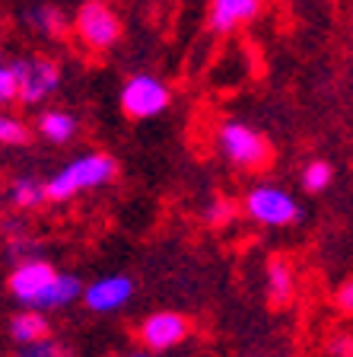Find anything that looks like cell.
<instances>
[{
	"mask_svg": "<svg viewBox=\"0 0 353 357\" xmlns=\"http://www.w3.org/2000/svg\"><path fill=\"white\" fill-rule=\"evenodd\" d=\"M118 176V160L105 150H89V153L74 156L70 163H64L52 178H45L48 185V201H70L83 192L102 188L115 182Z\"/></svg>",
	"mask_w": 353,
	"mask_h": 357,
	"instance_id": "1",
	"label": "cell"
},
{
	"mask_svg": "<svg viewBox=\"0 0 353 357\" xmlns=\"http://www.w3.org/2000/svg\"><path fill=\"white\" fill-rule=\"evenodd\" d=\"M217 150L226 163H233L235 169L258 172L271 163V144L258 128L245 125V121H220L217 128Z\"/></svg>",
	"mask_w": 353,
	"mask_h": 357,
	"instance_id": "2",
	"label": "cell"
},
{
	"mask_svg": "<svg viewBox=\"0 0 353 357\" xmlns=\"http://www.w3.org/2000/svg\"><path fill=\"white\" fill-rule=\"evenodd\" d=\"M118 102H121V109H125L127 119L147 121V119H156V115H162V112L169 109L172 89L162 77L140 70V74H131L125 80Z\"/></svg>",
	"mask_w": 353,
	"mask_h": 357,
	"instance_id": "3",
	"label": "cell"
},
{
	"mask_svg": "<svg viewBox=\"0 0 353 357\" xmlns=\"http://www.w3.org/2000/svg\"><path fill=\"white\" fill-rule=\"evenodd\" d=\"M121 32H125L121 16L109 3H102V0H83L80 10L74 13V36L86 45L89 52H109V48H115Z\"/></svg>",
	"mask_w": 353,
	"mask_h": 357,
	"instance_id": "4",
	"label": "cell"
},
{
	"mask_svg": "<svg viewBox=\"0 0 353 357\" xmlns=\"http://www.w3.org/2000/svg\"><path fill=\"white\" fill-rule=\"evenodd\" d=\"M242 211H245V217H251L255 223H261V227H274V230H280V227H293L302 214L299 201L280 185L249 188L245 198H242Z\"/></svg>",
	"mask_w": 353,
	"mask_h": 357,
	"instance_id": "5",
	"label": "cell"
},
{
	"mask_svg": "<svg viewBox=\"0 0 353 357\" xmlns=\"http://www.w3.org/2000/svg\"><path fill=\"white\" fill-rule=\"evenodd\" d=\"M13 74H16V83H19L22 105L48 102L61 86V67L48 54H26V58L13 61Z\"/></svg>",
	"mask_w": 353,
	"mask_h": 357,
	"instance_id": "6",
	"label": "cell"
},
{
	"mask_svg": "<svg viewBox=\"0 0 353 357\" xmlns=\"http://www.w3.org/2000/svg\"><path fill=\"white\" fill-rule=\"evenodd\" d=\"M54 275H58L54 265L52 261H45V259L19 261V265H13V271H10V278H7L10 297H13L16 303L36 310V303L42 300V294L48 290V284L54 281Z\"/></svg>",
	"mask_w": 353,
	"mask_h": 357,
	"instance_id": "7",
	"label": "cell"
},
{
	"mask_svg": "<svg viewBox=\"0 0 353 357\" xmlns=\"http://www.w3.org/2000/svg\"><path fill=\"white\" fill-rule=\"evenodd\" d=\"M191 332V322L185 319L182 312H172V310H162L153 312L147 319L140 322V342L147 344L150 351H169L175 344H182Z\"/></svg>",
	"mask_w": 353,
	"mask_h": 357,
	"instance_id": "8",
	"label": "cell"
},
{
	"mask_svg": "<svg viewBox=\"0 0 353 357\" xmlns=\"http://www.w3.org/2000/svg\"><path fill=\"white\" fill-rule=\"evenodd\" d=\"M131 297H134V281L127 275H105L83 287V306L89 312H99V316L118 312L125 303H131Z\"/></svg>",
	"mask_w": 353,
	"mask_h": 357,
	"instance_id": "9",
	"label": "cell"
},
{
	"mask_svg": "<svg viewBox=\"0 0 353 357\" xmlns=\"http://www.w3.org/2000/svg\"><path fill=\"white\" fill-rule=\"evenodd\" d=\"M265 7V0H210L207 7V26L217 32V36H229L239 26L251 22Z\"/></svg>",
	"mask_w": 353,
	"mask_h": 357,
	"instance_id": "10",
	"label": "cell"
},
{
	"mask_svg": "<svg viewBox=\"0 0 353 357\" xmlns=\"http://www.w3.org/2000/svg\"><path fill=\"white\" fill-rule=\"evenodd\" d=\"M7 335L13 338L16 344H32V342H42L52 335V322L45 316L42 310H19L16 316H10L7 322Z\"/></svg>",
	"mask_w": 353,
	"mask_h": 357,
	"instance_id": "11",
	"label": "cell"
},
{
	"mask_svg": "<svg viewBox=\"0 0 353 357\" xmlns=\"http://www.w3.org/2000/svg\"><path fill=\"white\" fill-rule=\"evenodd\" d=\"M83 287H86V284H83L77 275H64V271H58L54 281L48 284V290L42 294V300L36 303V310H42V312L67 310L74 300H83Z\"/></svg>",
	"mask_w": 353,
	"mask_h": 357,
	"instance_id": "12",
	"label": "cell"
},
{
	"mask_svg": "<svg viewBox=\"0 0 353 357\" xmlns=\"http://www.w3.org/2000/svg\"><path fill=\"white\" fill-rule=\"evenodd\" d=\"M38 137H45L48 144H70L80 131V121L64 109H45L36 121Z\"/></svg>",
	"mask_w": 353,
	"mask_h": 357,
	"instance_id": "13",
	"label": "cell"
},
{
	"mask_svg": "<svg viewBox=\"0 0 353 357\" xmlns=\"http://www.w3.org/2000/svg\"><path fill=\"white\" fill-rule=\"evenodd\" d=\"M7 201H10V208H16V211H36L48 201V185L38 176H19L10 182Z\"/></svg>",
	"mask_w": 353,
	"mask_h": 357,
	"instance_id": "14",
	"label": "cell"
},
{
	"mask_svg": "<svg viewBox=\"0 0 353 357\" xmlns=\"http://www.w3.org/2000/svg\"><path fill=\"white\" fill-rule=\"evenodd\" d=\"M22 20H26V26L32 32L48 36V38H61L67 32V16L54 3H36V7H29L22 13Z\"/></svg>",
	"mask_w": 353,
	"mask_h": 357,
	"instance_id": "15",
	"label": "cell"
},
{
	"mask_svg": "<svg viewBox=\"0 0 353 357\" xmlns=\"http://www.w3.org/2000/svg\"><path fill=\"white\" fill-rule=\"evenodd\" d=\"M267 300L277 306L290 303L293 300V290H296V275H293V265L283 259H271L267 261Z\"/></svg>",
	"mask_w": 353,
	"mask_h": 357,
	"instance_id": "16",
	"label": "cell"
},
{
	"mask_svg": "<svg viewBox=\"0 0 353 357\" xmlns=\"http://www.w3.org/2000/svg\"><path fill=\"white\" fill-rule=\"evenodd\" d=\"M3 252H7V259L13 265H19V261H29V259H42V243L32 233H16V236H7Z\"/></svg>",
	"mask_w": 353,
	"mask_h": 357,
	"instance_id": "17",
	"label": "cell"
},
{
	"mask_svg": "<svg viewBox=\"0 0 353 357\" xmlns=\"http://www.w3.org/2000/svg\"><path fill=\"white\" fill-rule=\"evenodd\" d=\"M29 141H32L29 125L0 109V144H3V147H22V144H29Z\"/></svg>",
	"mask_w": 353,
	"mask_h": 357,
	"instance_id": "18",
	"label": "cell"
},
{
	"mask_svg": "<svg viewBox=\"0 0 353 357\" xmlns=\"http://www.w3.org/2000/svg\"><path fill=\"white\" fill-rule=\"evenodd\" d=\"M16 357H74V351L67 348L61 338L48 335V338H42V342L19 344V348H16Z\"/></svg>",
	"mask_w": 353,
	"mask_h": 357,
	"instance_id": "19",
	"label": "cell"
},
{
	"mask_svg": "<svg viewBox=\"0 0 353 357\" xmlns=\"http://www.w3.org/2000/svg\"><path fill=\"white\" fill-rule=\"evenodd\" d=\"M331 178H334L331 163L312 160V163H306V169H302V188H306V192H324V188L331 185Z\"/></svg>",
	"mask_w": 353,
	"mask_h": 357,
	"instance_id": "20",
	"label": "cell"
},
{
	"mask_svg": "<svg viewBox=\"0 0 353 357\" xmlns=\"http://www.w3.org/2000/svg\"><path fill=\"white\" fill-rule=\"evenodd\" d=\"M19 102V83H16L13 64H0V109Z\"/></svg>",
	"mask_w": 353,
	"mask_h": 357,
	"instance_id": "21",
	"label": "cell"
},
{
	"mask_svg": "<svg viewBox=\"0 0 353 357\" xmlns=\"http://www.w3.org/2000/svg\"><path fill=\"white\" fill-rule=\"evenodd\" d=\"M233 217H235V208H233V201H226V198H214L204 208V220L210 223V227H223V223H229Z\"/></svg>",
	"mask_w": 353,
	"mask_h": 357,
	"instance_id": "22",
	"label": "cell"
},
{
	"mask_svg": "<svg viewBox=\"0 0 353 357\" xmlns=\"http://www.w3.org/2000/svg\"><path fill=\"white\" fill-rule=\"evenodd\" d=\"M338 306L347 312V316H353V281H347L344 287L338 290Z\"/></svg>",
	"mask_w": 353,
	"mask_h": 357,
	"instance_id": "23",
	"label": "cell"
},
{
	"mask_svg": "<svg viewBox=\"0 0 353 357\" xmlns=\"http://www.w3.org/2000/svg\"><path fill=\"white\" fill-rule=\"evenodd\" d=\"M127 357H153L150 351H134V354H127Z\"/></svg>",
	"mask_w": 353,
	"mask_h": 357,
	"instance_id": "24",
	"label": "cell"
}]
</instances>
